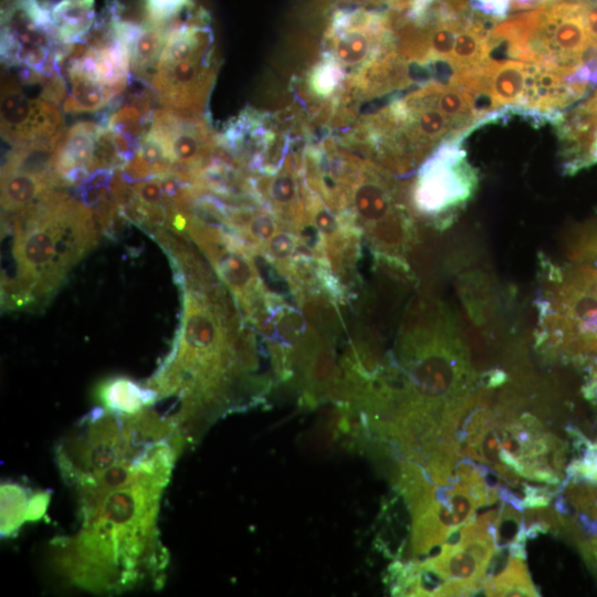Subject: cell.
Masks as SVG:
<instances>
[{
	"label": "cell",
	"instance_id": "ac0fdd59",
	"mask_svg": "<svg viewBox=\"0 0 597 597\" xmlns=\"http://www.w3.org/2000/svg\"><path fill=\"white\" fill-rule=\"evenodd\" d=\"M484 591L486 596H538L524 558L509 555L502 569L488 575Z\"/></svg>",
	"mask_w": 597,
	"mask_h": 597
},
{
	"label": "cell",
	"instance_id": "2e32d148",
	"mask_svg": "<svg viewBox=\"0 0 597 597\" xmlns=\"http://www.w3.org/2000/svg\"><path fill=\"white\" fill-rule=\"evenodd\" d=\"M98 395L112 411L132 415L140 411L143 406L151 405L158 394L153 388H142L130 379L118 377L105 381Z\"/></svg>",
	"mask_w": 597,
	"mask_h": 597
},
{
	"label": "cell",
	"instance_id": "5b68a950",
	"mask_svg": "<svg viewBox=\"0 0 597 597\" xmlns=\"http://www.w3.org/2000/svg\"><path fill=\"white\" fill-rule=\"evenodd\" d=\"M478 184L476 169L459 142L444 144L420 165L410 186L412 209L434 229H448L474 196Z\"/></svg>",
	"mask_w": 597,
	"mask_h": 597
},
{
	"label": "cell",
	"instance_id": "5bb4252c",
	"mask_svg": "<svg viewBox=\"0 0 597 597\" xmlns=\"http://www.w3.org/2000/svg\"><path fill=\"white\" fill-rule=\"evenodd\" d=\"M51 19L59 43L81 42L94 20L93 0H62L53 8Z\"/></svg>",
	"mask_w": 597,
	"mask_h": 597
},
{
	"label": "cell",
	"instance_id": "9c48e42d",
	"mask_svg": "<svg viewBox=\"0 0 597 597\" xmlns=\"http://www.w3.org/2000/svg\"><path fill=\"white\" fill-rule=\"evenodd\" d=\"M57 104L31 98L15 77L2 75L1 136L13 148L55 149L64 134Z\"/></svg>",
	"mask_w": 597,
	"mask_h": 597
},
{
	"label": "cell",
	"instance_id": "3957f363",
	"mask_svg": "<svg viewBox=\"0 0 597 597\" xmlns=\"http://www.w3.org/2000/svg\"><path fill=\"white\" fill-rule=\"evenodd\" d=\"M346 198L345 212L375 254L381 262L408 273L406 258L419 237L410 186L399 182L394 172L379 164L357 157Z\"/></svg>",
	"mask_w": 597,
	"mask_h": 597
},
{
	"label": "cell",
	"instance_id": "ffe728a7",
	"mask_svg": "<svg viewBox=\"0 0 597 597\" xmlns=\"http://www.w3.org/2000/svg\"><path fill=\"white\" fill-rule=\"evenodd\" d=\"M23 486L15 483L1 485V534H13L27 521L29 501Z\"/></svg>",
	"mask_w": 597,
	"mask_h": 597
},
{
	"label": "cell",
	"instance_id": "7402d4cb",
	"mask_svg": "<svg viewBox=\"0 0 597 597\" xmlns=\"http://www.w3.org/2000/svg\"><path fill=\"white\" fill-rule=\"evenodd\" d=\"M136 198L147 206L166 205L167 196L164 192L159 178H151L132 185Z\"/></svg>",
	"mask_w": 597,
	"mask_h": 597
},
{
	"label": "cell",
	"instance_id": "ba28073f",
	"mask_svg": "<svg viewBox=\"0 0 597 597\" xmlns=\"http://www.w3.org/2000/svg\"><path fill=\"white\" fill-rule=\"evenodd\" d=\"M148 132L161 143L172 163L171 172L184 182L198 180L219 147L218 134L203 114L158 108Z\"/></svg>",
	"mask_w": 597,
	"mask_h": 597
},
{
	"label": "cell",
	"instance_id": "cb8c5ba5",
	"mask_svg": "<svg viewBox=\"0 0 597 597\" xmlns=\"http://www.w3.org/2000/svg\"><path fill=\"white\" fill-rule=\"evenodd\" d=\"M189 0H146L154 20H164L178 12Z\"/></svg>",
	"mask_w": 597,
	"mask_h": 597
},
{
	"label": "cell",
	"instance_id": "6da1fadb",
	"mask_svg": "<svg viewBox=\"0 0 597 597\" xmlns=\"http://www.w3.org/2000/svg\"><path fill=\"white\" fill-rule=\"evenodd\" d=\"M485 117L478 98L467 88L433 80L365 119L356 144L360 143L375 163L405 174L442 145L459 142Z\"/></svg>",
	"mask_w": 597,
	"mask_h": 597
},
{
	"label": "cell",
	"instance_id": "603a6c76",
	"mask_svg": "<svg viewBox=\"0 0 597 597\" xmlns=\"http://www.w3.org/2000/svg\"><path fill=\"white\" fill-rule=\"evenodd\" d=\"M522 491L524 507H541L548 505L552 498L562 491V485L552 490L549 486H534L523 483Z\"/></svg>",
	"mask_w": 597,
	"mask_h": 597
},
{
	"label": "cell",
	"instance_id": "8fae6325",
	"mask_svg": "<svg viewBox=\"0 0 597 597\" xmlns=\"http://www.w3.org/2000/svg\"><path fill=\"white\" fill-rule=\"evenodd\" d=\"M563 169L575 174L597 163V90L558 123Z\"/></svg>",
	"mask_w": 597,
	"mask_h": 597
},
{
	"label": "cell",
	"instance_id": "7a4b0ae2",
	"mask_svg": "<svg viewBox=\"0 0 597 597\" xmlns=\"http://www.w3.org/2000/svg\"><path fill=\"white\" fill-rule=\"evenodd\" d=\"M4 231L13 234L15 274L2 280L3 305H40L69 270L97 242L94 213L62 191L14 216Z\"/></svg>",
	"mask_w": 597,
	"mask_h": 597
},
{
	"label": "cell",
	"instance_id": "8992f818",
	"mask_svg": "<svg viewBox=\"0 0 597 597\" xmlns=\"http://www.w3.org/2000/svg\"><path fill=\"white\" fill-rule=\"evenodd\" d=\"M324 54L343 71L350 87L396 46L389 17L367 11L337 12L325 34Z\"/></svg>",
	"mask_w": 597,
	"mask_h": 597
},
{
	"label": "cell",
	"instance_id": "d6986e66",
	"mask_svg": "<svg viewBox=\"0 0 597 597\" xmlns=\"http://www.w3.org/2000/svg\"><path fill=\"white\" fill-rule=\"evenodd\" d=\"M453 531L444 524L438 514V501L422 514L412 519L411 547L415 555L429 553L433 547L446 542Z\"/></svg>",
	"mask_w": 597,
	"mask_h": 597
},
{
	"label": "cell",
	"instance_id": "d4e9b609",
	"mask_svg": "<svg viewBox=\"0 0 597 597\" xmlns=\"http://www.w3.org/2000/svg\"><path fill=\"white\" fill-rule=\"evenodd\" d=\"M569 251L597 258V223L575 238Z\"/></svg>",
	"mask_w": 597,
	"mask_h": 597
},
{
	"label": "cell",
	"instance_id": "9a60e30c",
	"mask_svg": "<svg viewBox=\"0 0 597 597\" xmlns=\"http://www.w3.org/2000/svg\"><path fill=\"white\" fill-rule=\"evenodd\" d=\"M422 565L436 572L443 580L486 578V567L458 542H444L440 552L421 561Z\"/></svg>",
	"mask_w": 597,
	"mask_h": 597
},
{
	"label": "cell",
	"instance_id": "277c9868",
	"mask_svg": "<svg viewBox=\"0 0 597 597\" xmlns=\"http://www.w3.org/2000/svg\"><path fill=\"white\" fill-rule=\"evenodd\" d=\"M217 72L211 30L199 24L185 25L168 33L150 85L164 107L202 114Z\"/></svg>",
	"mask_w": 597,
	"mask_h": 597
},
{
	"label": "cell",
	"instance_id": "44dd1931",
	"mask_svg": "<svg viewBox=\"0 0 597 597\" xmlns=\"http://www.w3.org/2000/svg\"><path fill=\"white\" fill-rule=\"evenodd\" d=\"M493 537L499 549H506L514 542H526L528 538L523 523L521 510L502 502L494 525Z\"/></svg>",
	"mask_w": 597,
	"mask_h": 597
},
{
	"label": "cell",
	"instance_id": "52a82bcc",
	"mask_svg": "<svg viewBox=\"0 0 597 597\" xmlns=\"http://www.w3.org/2000/svg\"><path fill=\"white\" fill-rule=\"evenodd\" d=\"M1 61L43 77L59 73V43L51 15L36 0H6L1 18Z\"/></svg>",
	"mask_w": 597,
	"mask_h": 597
},
{
	"label": "cell",
	"instance_id": "30bf717a",
	"mask_svg": "<svg viewBox=\"0 0 597 597\" xmlns=\"http://www.w3.org/2000/svg\"><path fill=\"white\" fill-rule=\"evenodd\" d=\"M256 200L270 208L281 223L292 232L306 218L307 185L302 155H286L281 167L271 175H252Z\"/></svg>",
	"mask_w": 597,
	"mask_h": 597
},
{
	"label": "cell",
	"instance_id": "7c38bea8",
	"mask_svg": "<svg viewBox=\"0 0 597 597\" xmlns=\"http://www.w3.org/2000/svg\"><path fill=\"white\" fill-rule=\"evenodd\" d=\"M102 130L100 123L78 122L64 132L51 158L52 168L62 181L76 168L87 169L91 174L97 170L95 155Z\"/></svg>",
	"mask_w": 597,
	"mask_h": 597
},
{
	"label": "cell",
	"instance_id": "484cf974",
	"mask_svg": "<svg viewBox=\"0 0 597 597\" xmlns=\"http://www.w3.org/2000/svg\"><path fill=\"white\" fill-rule=\"evenodd\" d=\"M50 501L49 492H39L33 494L29 501L27 521H36L45 512Z\"/></svg>",
	"mask_w": 597,
	"mask_h": 597
},
{
	"label": "cell",
	"instance_id": "4fadbf2b",
	"mask_svg": "<svg viewBox=\"0 0 597 597\" xmlns=\"http://www.w3.org/2000/svg\"><path fill=\"white\" fill-rule=\"evenodd\" d=\"M60 73L65 74L63 77L67 83L69 93L63 104L66 113L101 112L118 97L111 88L77 69L64 67Z\"/></svg>",
	"mask_w": 597,
	"mask_h": 597
},
{
	"label": "cell",
	"instance_id": "e0dca14e",
	"mask_svg": "<svg viewBox=\"0 0 597 597\" xmlns=\"http://www.w3.org/2000/svg\"><path fill=\"white\" fill-rule=\"evenodd\" d=\"M167 35L155 27H138L129 44V62L132 75L140 80H149L163 52Z\"/></svg>",
	"mask_w": 597,
	"mask_h": 597
}]
</instances>
